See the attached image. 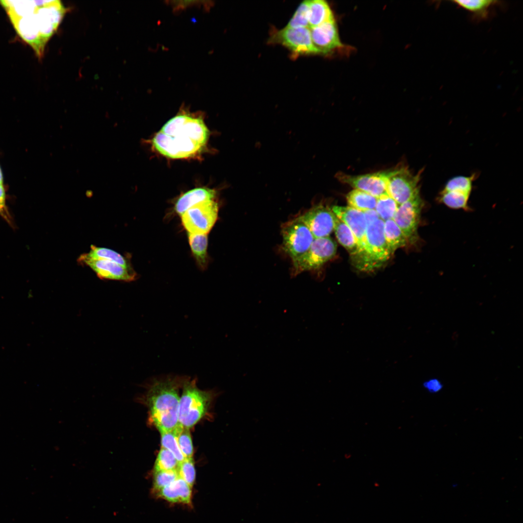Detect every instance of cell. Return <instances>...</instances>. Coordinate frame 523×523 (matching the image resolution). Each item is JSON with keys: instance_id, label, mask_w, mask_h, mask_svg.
Listing matches in <instances>:
<instances>
[{"instance_id": "obj_1", "label": "cell", "mask_w": 523, "mask_h": 523, "mask_svg": "<svg viewBox=\"0 0 523 523\" xmlns=\"http://www.w3.org/2000/svg\"><path fill=\"white\" fill-rule=\"evenodd\" d=\"M16 31L42 58L66 12L59 0H1Z\"/></svg>"}, {"instance_id": "obj_2", "label": "cell", "mask_w": 523, "mask_h": 523, "mask_svg": "<svg viewBox=\"0 0 523 523\" xmlns=\"http://www.w3.org/2000/svg\"><path fill=\"white\" fill-rule=\"evenodd\" d=\"M208 136L209 131L201 119L181 114L164 125L153 138L152 144L164 156L185 158L201 151Z\"/></svg>"}, {"instance_id": "obj_3", "label": "cell", "mask_w": 523, "mask_h": 523, "mask_svg": "<svg viewBox=\"0 0 523 523\" xmlns=\"http://www.w3.org/2000/svg\"><path fill=\"white\" fill-rule=\"evenodd\" d=\"M187 379L169 376L154 379L149 385L145 399L149 418L160 433L172 431L179 425V389Z\"/></svg>"}, {"instance_id": "obj_4", "label": "cell", "mask_w": 523, "mask_h": 523, "mask_svg": "<svg viewBox=\"0 0 523 523\" xmlns=\"http://www.w3.org/2000/svg\"><path fill=\"white\" fill-rule=\"evenodd\" d=\"M178 409L179 424L189 429L198 422L208 411L212 399L210 391L200 389L195 379H187L183 386Z\"/></svg>"}, {"instance_id": "obj_5", "label": "cell", "mask_w": 523, "mask_h": 523, "mask_svg": "<svg viewBox=\"0 0 523 523\" xmlns=\"http://www.w3.org/2000/svg\"><path fill=\"white\" fill-rule=\"evenodd\" d=\"M384 221L380 218L367 226L366 233V253L360 269L371 271L380 267L392 255L384 235Z\"/></svg>"}, {"instance_id": "obj_6", "label": "cell", "mask_w": 523, "mask_h": 523, "mask_svg": "<svg viewBox=\"0 0 523 523\" xmlns=\"http://www.w3.org/2000/svg\"><path fill=\"white\" fill-rule=\"evenodd\" d=\"M337 249L336 243L329 236L315 238L306 252L292 260L293 275L319 268L335 256Z\"/></svg>"}, {"instance_id": "obj_7", "label": "cell", "mask_w": 523, "mask_h": 523, "mask_svg": "<svg viewBox=\"0 0 523 523\" xmlns=\"http://www.w3.org/2000/svg\"><path fill=\"white\" fill-rule=\"evenodd\" d=\"M218 205L214 200L200 202L190 207L182 215V223L190 233L207 234L215 224Z\"/></svg>"}, {"instance_id": "obj_8", "label": "cell", "mask_w": 523, "mask_h": 523, "mask_svg": "<svg viewBox=\"0 0 523 523\" xmlns=\"http://www.w3.org/2000/svg\"><path fill=\"white\" fill-rule=\"evenodd\" d=\"M423 206L424 201L418 190L408 200L399 205L392 218L409 244H414L418 240L417 230Z\"/></svg>"}, {"instance_id": "obj_9", "label": "cell", "mask_w": 523, "mask_h": 523, "mask_svg": "<svg viewBox=\"0 0 523 523\" xmlns=\"http://www.w3.org/2000/svg\"><path fill=\"white\" fill-rule=\"evenodd\" d=\"M281 233L283 249L292 260L306 252L315 239L299 217L284 225Z\"/></svg>"}, {"instance_id": "obj_10", "label": "cell", "mask_w": 523, "mask_h": 523, "mask_svg": "<svg viewBox=\"0 0 523 523\" xmlns=\"http://www.w3.org/2000/svg\"><path fill=\"white\" fill-rule=\"evenodd\" d=\"M400 166L386 170L363 175H352L339 172L336 177L340 182L349 185L355 189L365 192L375 197L387 194L386 185L390 177L398 169Z\"/></svg>"}, {"instance_id": "obj_11", "label": "cell", "mask_w": 523, "mask_h": 523, "mask_svg": "<svg viewBox=\"0 0 523 523\" xmlns=\"http://www.w3.org/2000/svg\"><path fill=\"white\" fill-rule=\"evenodd\" d=\"M332 211L352 231L357 245V252L353 260L354 265L360 270L366 253L367 223L363 212L349 206H334Z\"/></svg>"}, {"instance_id": "obj_12", "label": "cell", "mask_w": 523, "mask_h": 523, "mask_svg": "<svg viewBox=\"0 0 523 523\" xmlns=\"http://www.w3.org/2000/svg\"><path fill=\"white\" fill-rule=\"evenodd\" d=\"M270 42L280 44L296 55L319 54L314 46L309 28L285 27L271 36Z\"/></svg>"}, {"instance_id": "obj_13", "label": "cell", "mask_w": 523, "mask_h": 523, "mask_svg": "<svg viewBox=\"0 0 523 523\" xmlns=\"http://www.w3.org/2000/svg\"><path fill=\"white\" fill-rule=\"evenodd\" d=\"M421 171L414 174L407 167L400 166L397 171L388 180L387 194L399 205L408 200L419 190L418 184Z\"/></svg>"}, {"instance_id": "obj_14", "label": "cell", "mask_w": 523, "mask_h": 523, "mask_svg": "<svg viewBox=\"0 0 523 523\" xmlns=\"http://www.w3.org/2000/svg\"><path fill=\"white\" fill-rule=\"evenodd\" d=\"M77 261L90 267L101 279L130 282L135 280L138 276L133 269L126 268L105 259L90 258L84 254L81 255Z\"/></svg>"}, {"instance_id": "obj_15", "label": "cell", "mask_w": 523, "mask_h": 523, "mask_svg": "<svg viewBox=\"0 0 523 523\" xmlns=\"http://www.w3.org/2000/svg\"><path fill=\"white\" fill-rule=\"evenodd\" d=\"M335 215L331 209L317 205L299 216L315 238L328 237L334 231Z\"/></svg>"}, {"instance_id": "obj_16", "label": "cell", "mask_w": 523, "mask_h": 523, "mask_svg": "<svg viewBox=\"0 0 523 523\" xmlns=\"http://www.w3.org/2000/svg\"><path fill=\"white\" fill-rule=\"evenodd\" d=\"M309 29L313 44L319 54H326L342 46L335 19Z\"/></svg>"}, {"instance_id": "obj_17", "label": "cell", "mask_w": 523, "mask_h": 523, "mask_svg": "<svg viewBox=\"0 0 523 523\" xmlns=\"http://www.w3.org/2000/svg\"><path fill=\"white\" fill-rule=\"evenodd\" d=\"M192 488L179 477L154 495L170 503L190 506L192 504Z\"/></svg>"}, {"instance_id": "obj_18", "label": "cell", "mask_w": 523, "mask_h": 523, "mask_svg": "<svg viewBox=\"0 0 523 523\" xmlns=\"http://www.w3.org/2000/svg\"><path fill=\"white\" fill-rule=\"evenodd\" d=\"M215 195V191L208 188L199 187L189 190L177 200L174 207V212L182 215L196 204L206 200H213Z\"/></svg>"}, {"instance_id": "obj_19", "label": "cell", "mask_w": 523, "mask_h": 523, "mask_svg": "<svg viewBox=\"0 0 523 523\" xmlns=\"http://www.w3.org/2000/svg\"><path fill=\"white\" fill-rule=\"evenodd\" d=\"M188 237L191 252L198 266L201 270H205L209 262L207 234L188 233Z\"/></svg>"}, {"instance_id": "obj_20", "label": "cell", "mask_w": 523, "mask_h": 523, "mask_svg": "<svg viewBox=\"0 0 523 523\" xmlns=\"http://www.w3.org/2000/svg\"><path fill=\"white\" fill-rule=\"evenodd\" d=\"M309 28L334 19L328 4L323 0H309Z\"/></svg>"}, {"instance_id": "obj_21", "label": "cell", "mask_w": 523, "mask_h": 523, "mask_svg": "<svg viewBox=\"0 0 523 523\" xmlns=\"http://www.w3.org/2000/svg\"><path fill=\"white\" fill-rule=\"evenodd\" d=\"M334 231L338 242L348 251L353 261L357 254V245L352 231L346 223L336 216Z\"/></svg>"}, {"instance_id": "obj_22", "label": "cell", "mask_w": 523, "mask_h": 523, "mask_svg": "<svg viewBox=\"0 0 523 523\" xmlns=\"http://www.w3.org/2000/svg\"><path fill=\"white\" fill-rule=\"evenodd\" d=\"M90 248L89 253H84L89 258L105 259L118 263L126 268L133 269L131 262V256L128 254L123 255L109 248L94 245H91Z\"/></svg>"}, {"instance_id": "obj_23", "label": "cell", "mask_w": 523, "mask_h": 523, "mask_svg": "<svg viewBox=\"0 0 523 523\" xmlns=\"http://www.w3.org/2000/svg\"><path fill=\"white\" fill-rule=\"evenodd\" d=\"M459 7L469 11L477 19L488 18L491 8L499 1L489 0H456L452 1Z\"/></svg>"}, {"instance_id": "obj_24", "label": "cell", "mask_w": 523, "mask_h": 523, "mask_svg": "<svg viewBox=\"0 0 523 523\" xmlns=\"http://www.w3.org/2000/svg\"><path fill=\"white\" fill-rule=\"evenodd\" d=\"M384 235L392 253L397 249L409 244L402 231L393 219L384 221Z\"/></svg>"}, {"instance_id": "obj_25", "label": "cell", "mask_w": 523, "mask_h": 523, "mask_svg": "<svg viewBox=\"0 0 523 523\" xmlns=\"http://www.w3.org/2000/svg\"><path fill=\"white\" fill-rule=\"evenodd\" d=\"M348 206L362 212L375 209L377 198L363 191L355 189L346 197Z\"/></svg>"}, {"instance_id": "obj_26", "label": "cell", "mask_w": 523, "mask_h": 523, "mask_svg": "<svg viewBox=\"0 0 523 523\" xmlns=\"http://www.w3.org/2000/svg\"><path fill=\"white\" fill-rule=\"evenodd\" d=\"M470 194L457 191L441 190L438 196V201L453 209H469L468 201Z\"/></svg>"}, {"instance_id": "obj_27", "label": "cell", "mask_w": 523, "mask_h": 523, "mask_svg": "<svg viewBox=\"0 0 523 523\" xmlns=\"http://www.w3.org/2000/svg\"><path fill=\"white\" fill-rule=\"evenodd\" d=\"M398 206L396 201L386 194L377 198L375 210L379 218L385 221L393 218Z\"/></svg>"}, {"instance_id": "obj_28", "label": "cell", "mask_w": 523, "mask_h": 523, "mask_svg": "<svg viewBox=\"0 0 523 523\" xmlns=\"http://www.w3.org/2000/svg\"><path fill=\"white\" fill-rule=\"evenodd\" d=\"M476 174L469 176H458L449 179L442 190L445 191H457L471 194Z\"/></svg>"}, {"instance_id": "obj_29", "label": "cell", "mask_w": 523, "mask_h": 523, "mask_svg": "<svg viewBox=\"0 0 523 523\" xmlns=\"http://www.w3.org/2000/svg\"><path fill=\"white\" fill-rule=\"evenodd\" d=\"M179 464L170 451L161 447L154 463V471L177 470Z\"/></svg>"}, {"instance_id": "obj_30", "label": "cell", "mask_w": 523, "mask_h": 523, "mask_svg": "<svg viewBox=\"0 0 523 523\" xmlns=\"http://www.w3.org/2000/svg\"><path fill=\"white\" fill-rule=\"evenodd\" d=\"M161 443L162 447L167 449L175 457L179 463L185 459L179 447L177 437V433L174 430L168 432H161Z\"/></svg>"}, {"instance_id": "obj_31", "label": "cell", "mask_w": 523, "mask_h": 523, "mask_svg": "<svg viewBox=\"0 0 523 523\" xmlns=\"http://www.w3.org/2000/svg\"><path fill=\"white\" fill-rule=\"evenodd\" d=\"M178 477L177 470L154 471L152 493L154 494Z\"/></svg>"}, {"instance_id": "obj_32", "label": "cell", "mask_w": 523, "mask_h": 523, "mask_svg": "<svg viewBox=\"0 0 523 523\" xmlns=\"http://www.w3.org/2000/svg\"><path fill=\"white\" fill-rule=\"evenodd\" d=\"M179 447L185 459L192 458L193 447L189 429L179 425L175 429Z\"/></svg>"}, {"instance_id": "obj_33", "label": "cell", "mask_w": 523, "mask_h": 523, "mask_svg": "<svg viewBox=\"0 0 523 523\" xmlns=\"http://www.w3.org/2000/svg\"><path fill=\"white\" fill-rule=\"evenodd\" d=\"M309 0L303 1L296 9L294 15L286 26L287 27L309 28Z\"/></svg>"}, {"instance_id": "obj_34", "label": "cell", "mask_w": 523, "mask_h": 523, "mask_svg": "<svg viewBox=\"0 0 523 523\" xmlns=\"http://www.w3.org/2000/svg\"><path fill=\"white\" fill-rule=\"evenodd\" d=\"M177 471L179 477L192 487L196 478V471L193 458L185 459L179 463Z\"/></svg>"}, {"instance_id": "obj_35", "label": "cell", "mask_w": 523, "mask_h": 523, "mask_svg": "<svg viewBox=\"0 0 523 523\" xmlns=\"http://www.w3.org/2000/svg\"><path fill=\"white\" fill-rule=\"evenodd\" d=\"M167 2L169 3L174 12L180 11L192 6H201L205 10L208 11L214 4L213 1L208 0H171Z\"/></svg>"}, {"instance_id": "obj_36", "label": "cell", "mask_w": 523, "mask_h": 523, "mask_svg": "<svg viewBox=\"0 0 523 523\" xmlns=\"http://www.w3.org/2000/svg\"><path fill=\"white\" fill-rule=\"evenodd\" d=\"M423 386L428 392L436 394L443 388V384L438 379L433 378L427 380L423 383Z\"/></svg>"}, {"instance_id": "obj_37", "label": "cell", "mask_w": 523, "mask_h": 523, "mask_svg": "<svg viewBox=\"0 0 523 523\" xmlns=\"http://www.w3.org/2000/svg\"><path fill=\"white\" fill-rule=\"evenodd\" d=\"M0 216L8 223L12 224L11 217L6 208L5 194L3 185H0Z\"/></svg>"}, {"instance_id": "obj_38", "label": "cell", "mask_w": 523, "mask_h": 523, "mask_svg": "<svg viewBox=\"0 0 523 523\" xmlns=\"http://www.w3.org/2000/svg\"><path fill=\"white\" fill-rule=\"evenodd\" d=\"M363 212L367 226L379 218V215L375 209L369 210Z\"/></svg>"}, {"instance_id": "obj_39", "label": "cell", "mask_w": 523, "mask_h": 523, "mask_svg": "<svg viewBox=\"0 0 523 523\" xmlns=\"http://www.w3.org/2000/svg\"><path fill=\"white\" fill-rule=\"evenodd\" d=\"M0 185H3V177L1 170L0 168Z\"/></svg>"}]
</instances>
